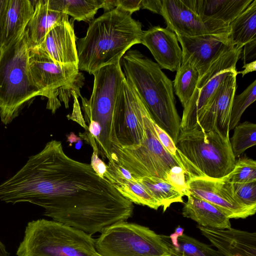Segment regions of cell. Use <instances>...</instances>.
I'll list each match as a JSON object with an SVG mask.
<instances>
[{"mask_svg": "<svg viewBox=\"0 0 256 256\" xmlns=\"http://www.w3.org/2000/svg\"><path fill=\"white\" fill-rule=\"evenodd\" d=\"M0 201L37 205L53 220L90 236L126 221L134 210L132 202L106 178L98 175L90 164L68 156L56 140L0 184Z\"/></svg>", "mask_w": 256, "mask_h": 256, "instance_id": "obj_1", "label": "cell"}, {"mask_svg": "<svg viewBox=\"0 0 256 256\" xmlns=\"http://www.w3.org/2000/svg\"><path fill=\"white\" fill-rule=\"evenodd\" d=\"M142 24L132 14L116 8L90 22L86 36L76 43L78 70L93 74L120 61L134 45L141 44Z\"/></svg>", "mask_w": 256, "mask_h": 256, "instance_id": "obj_2", "label": "cell"}, {"mask_svg": "<svg viewBox=\"0 0 256 256\" xmlns=\"http://www.w3.org/2000/svg\"><path fill=\"white\" fill-rule=\"evenodd\" d=\"M126 82L141 99L154 122L171 137L175 144L180 132L172 82L154 62L136 50L122 58Z\"/></svg>", "mask_w": 256, "mask_h": 256, "instance_id": "obj_3", "label": "cell"}, {"mask_svg": "<svg viewBox=\"0 0 256 256\" xmlns=\"http://www.w3.org/2000/svg\"><path fill=\"white\" fill-rule=\"evenodd\" d=\"M92 92L89 100L79 96L82 102L87 135L93 137L98 153L112 160V148L116 140L114 116L126 81L120 63L104 66L94 73Z\"/></svg>", "mask_w": 256, "mask_h": 256, "instance_id": "obj_4", "label": "cell"}, {"mask_svg": "<svg viewBox=\"0 0 256 256\" xmlns=\"http://www.w3.org/2000/svg\"><path fill=\"white\" fill-rule=\"evenodd\" d=\"M177 156L186 178L206 176L222 178L234 168L229 135L206 132L198 127L180 130L176 144Z\"/></svg>", "mask_w": 256, "mask_h": 256, "instance_id": "obj_5", "label": "cell"}, {"mask_svg": "<svg viewBox=\"0 0 256 256\" xmlns=\"http://www.w3.org/2000/svg\"><path fill=\"white\" fill-rule=\"evenodd\" d=\"M30 43L26 31L16 40L3 46L0 55V117L11 122L23 108L41 96L31 76Z\"/></svg>", "mask_w": 256, "mask_h": 256, "instance_id": "obj_6", "label": "cell"}, {"mask_svg": "<svg viewBox=\"0 0 256 256\" xmlns=\"http://www.w3.org/2000/svg\"><path fill=\"white\" fill-rule=\"evenodd\" d=\"M95 240L83 231L53 220L28 223L17 256H94Z\"/></svg>", "mask_w": 256, "mask_h": 256, "instance_id": "obj_7", "label": "cell"}, {"mask_svg": "<svg viewBox=\"0 0 256 256\" xmlns=\"http://www.w3.org/2000/svg\"><path fill=\"white\" fill-rule=\"evenodd\" d=\"M144 120L146 137L142 144L134 148L113 144L112 160L127 170L134 178L154 177L167 181L174 167H182L178 158L170 154L159 142L153 126V118L146 108Z\"/></svg>", "mask_w": 256, "mask_h": 256, "instance_id": "obj_8", "label": "cell"}, {"mask_svg": "<svg viewBox=\"0 0 256 256\" xmlns=\"http://www.w3.org/2000/svg\"><path fill=\"white\" fill-rule=\"evenodd\" d=\"M94 240L102 256H175L162 235L126 221L107 228Z\"/></svg>", "mask_w": 256, "mask_h": 256, "instance_id": "obj_9", "label": "cell"}, {"mask_svg": "<svg viewBox=\"0 0 256 256\" xmlns=\"http://www.w3.org/2000/svg\"><path fill=\"white\" fill-rule=\"evenodd\" d=\"M28 60L33 82L41 96L48 98L46 108L52 114L61 106L58 99L60 92L83 84L78 66L58 64L37 46H30Z\"/></svg>", "mask_w": 256, "mask_h": 256, "instance_id": "obj_10", "label": "cell"}, {"mask_svg": "<svg viewBox=\"0 0 256 256\" xmlns=\"http://www.w3.org/2000/svg\"><path fill=\"white\" fill-rule=\"evenodd\" d=\"M146 106L126 82L116 107L114 116V145L134 148L142 144L146 137L144 120Z\"/></svg>", "mask_w": 256, "mask_h": 256, "instance_id": "obj_11", "label": "cell"}, {"mask_svg": "<svg viewBox=\"0 0 256 256\" xmlns=\"http://www.w3.org/2000/svg\"><path fill=\"white\" fill-rule=\"evenodd\" d=\"M167 28L185 36L229 34V25L222 22L205 20L196 13L184 0H162L160 14Z\"/></svg>", "mask_w": 256, "mask_h": 256, "instance_id": "obj_12", "label": "cell"}, {"mask_svg": "<svg viewBox=\"0 0 256 256\" xmlns=\"http://www.w3.org/2000/svg\"><path fill=\"white\" fill-rule=\"evenodd\" d=\"M188 194L214 204L230 218H245L256 208L243 206L234 195L232 183L222 178L196 176L187 178Z\"/></svg>", "mask_w": 256, "mask_h": 256, "instance_id": "obj_13", "label": "cell"}, {"mask_svg": "<svg viewBox=\"0 0 256 256\" xmlns=\"http://www.w3.org/2000/svg\"><path fill=\"white\" fill-rule=\"evenodd\" d=\"M229 34L185 36L176 34L182 46V62H187L198 70L200 78L210 66L236 46Z\"/></svg>", "mask_w": 256, "mask_h": 256, "instance_id": "obj_14", "label": "cell"}, {"mask_svg": "<svg viewBox=\"0 0 256 256\" xmlns=\"http://www.w3.org/2000/svg\"><path fill=\"white\" fill-rule=\"evenodd\" d=\"M236 70L232 71L220 85L198 118L196 126L206 132L229 135L232 105L236 90Z\"/></svg>", "mask_w": 256, "mask_h": 256, "instance_id": "obj_15", "label": "cell"}, {"mask_svg": "<svg viewBox=\"0 0 256 256\" xmlns=\"http://www.w3.org/2000/svg\"><path fill=\"white\" fill-rule=\"evenodd\" d=\"M141 44L150 50L160 68L176 71L182 54L174 32L168 28L153 26L143 31Z\"/></svg>", "mask_w": 256, "mask_h": 256, "instance_id": "obj_16", "label": "cell"}, {"mask_svg": "<svg viewBox=\"0 0 256 256\" xmlns=\"http://www.w3.org/2000/svg\"><path fill=\"white\" fill-rule=\"evenodd\" d=\"M222 256H256V233L197 226Z\"/></svg>", "mask_w": 256, "mask_h": 256, "instance_id": "obj_17", "label": "cell"}, {"mask_svg": "<svg viewBox=\"0 0 256 256\" xmlns=\"http://www.w3.org/2000/svg\"><path fill=\"white\" fill-rule=\"evenodd\" d=\"M55 62L78 66V58L73 20L68 17L53 27L37 46Z\"/></svg>", "mask_w": 256, "mask_h": 256, "instance_id": "obj_18", "label": "cell"}, {"mask_svg": "<svg viewBox=\"0 0 256 256\" xmlns=\"http://www.w3.org/2000/svg\"><path fill=\"white\" fill-rule=\"evenodd\" d=\"M34 12L32 0H6L2 25V47L16 40L24 32Z\"/></svg>", "mask_w": 256, "mask_h": 256, "instance_id": "obj_19", "label": "cell"}, {"mask_svg": "<svg viewBox=\"0 0 256 256\" xmlns=\"http://www.w3.org/2000/svg\"><path fill=\"white\" fill-rule=\"evenodd\" d=\"M253 0H184L196 13L205 20L230 24Z\"/></svg>", "mask_w": 256, "mask_h": 256, "instance_id": "obj_20", "label": "cell"}, {"mask_svg": "<svg viewBox=\"0 0 256 256\" xmlns=\"http://www.w3.org/2000/svg\"><path fill=\"white\" fill-rule=\"evenodd\" d=\"M34 13L26 31L30 46L40 45L48 32L54 26L68 17L66 14L50 9L48 0H32Z\"/></svg>", "mask_w": 256, "mask_h": 256, "instance_id": "obj_21", "label": "cell"}, {"mask_svg": "<svg viewBox=\"0 0 256 256\" xmlns=\"http://www.w3.org/2000/svg\"><path fill=\"white\" fill-rule=\"evenodd\" d=\"M182 209L184 216L191 218L198 225L215 228H230V218L210 202L189 194Z\"/></svg>", "mask_w": 256, "mask_h": 256, "instance_id": "obj_22", "label": "cell"}, {"mask_svg": "<svg viewBox=\"0 0 256 256\" xmlns=\"http://www.w3.org/2000/svg\"><path fill=\"white\" fill-rule=\"evenodd\" d=\"M104 176L123 196L132 202L146 206L156 210L161 206L159 202L136 178L128 180L123 178L108 164L106 165V171Z\"/></svg>", "mask_w": 256, "mask_h": 256, "instance_id": "obj_23", "label": "cell"}, {"mask_svg": "<svg viewBox=\"0 0 256 256\" xmlns=\"http://www.w3.org/2000/svg\"><path fill=\"white\" fill-rule=\"evenodd\" d=\"M228 37L232 44L243 48L256 40V0L229 24Z\"/></svg>", "mask_w": 256, "mask_h": 256, "instance_id": "obj_24", "label": "cell"}, {"mask_svg": "<svg viewBox=\"0 0 256 256\" xmlns=\"http://www.w3.org/2000/svg\"><path fill=\"white\" fill-rule=\"evenodd\" d=\"M50 8L71 16L78 22H90L100 8H103L104 0H48Z\"/></svg>", "mask_w": 256, "mask_h": 256, "instance_id": "obj_25", "label": "cell"}, {"mask_svg": "<svg viewBox=\"0 0 256 256\" xmlns=\"http://www.w3.org/2000/svg\"><path fill=\"white\" fill-rule=\"evenodd\" d=\"M162 236L175 256H222L210 246L184 233L174 232L170 236Z\"/></svg>", "mask_w": 256, "mask_h": 256, "instance_id": "obj_26", "label": "cell"}, {"mask_svg": "<svg viewBox=\"0 0 256 256\" xmlns=\"http://www.w3.org/2000/svg\"><path fill=\"white\" fill-rule=\"evenodd\" d=\"M136 180L159 202L164 212L173 203H184V194L171 183L162 178L144 177Z\"/></svg>", "mask_w": 256, "mask_h": 256, "instance_id": "obj_27", "label": "cell"}, {"mask_svg": "<svg viewBox=\"0 0 256 256\" xmlns=\"http://www.w3.org/2000/svg\"><path fill=\"white\" fill-rule=\"evenodd\" d=\"M200 78L196 68L187 62H182L174 81L175 93L184 107L192 95Z\"/></svg>", "mask_w": 256, "mask_h": 256, "instance_id": "obj_28", "label": "cell"}, {"mask_svg": "<svg viewBox=\"0 0 256 256\" xmlns=\"http://www.w3.org/2000/svg\"><path fill=\"white\" fill-rule=\"evenodd\" d=\"M230 141L232 150L236 158L256 144V124L249 122L238 124L234 128Z\"/></svg>", "mask_w": 256, "mask_h": 256, "instance_id": "obj_29", "label": "cell"}, {"mask_svg": "<svg viewBox=\"0 0 256 256\" xmlns=\"http://www.w3.org/2000/svg\"><path fill=\"white\" fill-rule=\"evenodd\" d=\"M256 99V80H254L242 94L234 96L230 114V131L238 124L244 112Z\"/></svg>", "mask_w": 256, "mask_h": 256, "instance_id": "obj_30", "label": "cell"}, {"mask_svg": "<svg viewBox=\"0 0 256 256\" xmlns=\"http://www.w3.org/2000/svg\"><path fill=\"white\" fill-rule=\"evenodd\" d=\"M232 183H244L256 181V162L244 157L236 160L234 168L224 178Z\"/></svg>", "mask_w": 256, "mask_h": 256, "instance_id": "obj_31", "label": "cell"}, {"mask_svg": "<svg viewBox=\"0 0 256 256\" xmlns=\"http://www.w3.org/2000/svg\"><path fill=\"white\" fill-rule=\"evenodd\" d=\"M235 196L244 206L256 208V181L232 183Z\"/></svg>", "mask_w": 256, "mask_h": 256, "instance_id": "obj_32", "label": "cell"}, {"mask_svg": "<svg viewBox=\"0 0 256 256\" xmlns=\"http://www.w3.org/2000/svg\"><path fill=\"white\" fill-rule=\"evenodd\" d=\"M152 124L157 138L163 147L172 156L178 158L176 147L170 135L160 127L154 120Z\"/></svg>", "mask_w": 256, "mask_h": 256, "instance_id": "obj_33", "label": "cell"}, {"mask_svg": "<svg viewBox=\"0 0 256 256\" xmlns=\"http://www.w3.org/2000/svg\"><path fill=\"white\" fill-rule=\"evenodd\" d=\"M86 139L93 149L90 165L98 175L104 178V174L106 171V164L98 156V149L94 138L91 136H87Z\"/></svg>", "mask_w": 256, "mask_h": 256, "instance_id": "obj_34", "label": "cell"}, {"mask_svg": "<svg viewBox=\"0 0 256 256\" xmlns=\"http://www.w3.org/2000/svg\"><path fill=\"white\" fill-rule=\"evenodd\" d=\"M142 0H114V8H119L132 14L141 8Z\"/></svg>", "mask_w": 256, "mask_h": 256, "instance_id": "obj_35", "label": "cell"}, {"mask_svg": "<svg viewBox=\"0 0 256 256\" xmlns=\"http://www.w3.org/2000/svg\"><path fill=\"white\" fill-rule=\"evenodd\" d=\"M80 95L76 92H74L72 94V96L74 98V108L72 114L70 116L69 118L72 119L79 123L84 128L86 129V124L84 118H82L80 106L78 102V97Z\"/></svg>", "mask_w": 256, "mask_h": 256, "instance_id": "obj_36", "label": "cell"}, {"mask_svg": "<svg viewBox=\"0 0 256 256\" xmlns=\"http://www.w3.org/2000/svg\"><path fill=\"white\" fill-rule=\"evenodd\" d=\"M162 0H142L141 8L148 10L156 14H160Z\"/></svg>", "mask_w": 256, "mask_h": 256, "instance_id": "obj_37", "label": "cell"}, {"mask_svg": "<svg viewBox=\"0 0 256 256\" xmlns=\"http://www.w3.org/2000/svg\"><path fill=\"white\" fill-rule=\"evenodd\" d=\"M242 68L244 70L240 72H238V74H242V76H244L246 74L250 72L255 71L256 70V61L254 60L252 62L246 64L244 65Z\"/></svg>", "mask_w": 256, "mask_h": 256, "instance_id": "obj_38", "label": "cell"}, {"mask_svg": "<svg viewBox=\"0 0 256 256\" xmlns=\"http://www.w3.org/2000/svg\"><path fill=\"white\" fill-rule=\"evenodd\" d=\"M6 4V0H0V55L2 48L1 42L2 20Z\"/></svg>", "mask_w": 256, "mask_h": 256, "instance_id": "obj_39", "label": "cell"}, {"mask_svg": "<svg viewBox=\"0 0 256 256\" xmlns=\"http://www.w3.org/2000/svg\"><path fill=\"white\" fill-rule=\"evenodd\" d=\"M0 256H10L3 243L0 240Z\"/></svg>", "mask_w": 256, "mask_h": 256, "instance_id": "obj_40", "label": "cell"}, {"mask_svg": "<svg viewBox=\"0 0 256 256\" xmlns=\"http://www.w3.org/2000/svg\"><path fill=\"white\" fill-rule=\"evenodd\" d=\"M94 256H102V255H100V254H99L98 253H96Z\"/></svg>", "mask_w": 256, "mask_h": 256, "instance_id": "obj_41", "label": "cell"}]
</instances>
